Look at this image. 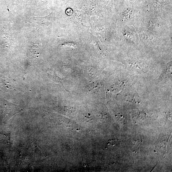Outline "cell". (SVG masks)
Segmentation results:
<instances>
[{
    "instance_id": "1",
    "label": "cell",
    "mask_w": 172,
    "mask_h": 172,
    "mask_svg": "<svg viewBox=\"0 0 172 172\" xmlns=\"http://www.w3.org/2000/svg\"><path fill=\"white\" fill-rule=\"evenodd\" d=\"M115 142L113 140L110 141L107 144L109 147L115 146Z\"/></svg>"
}]
</instances>
